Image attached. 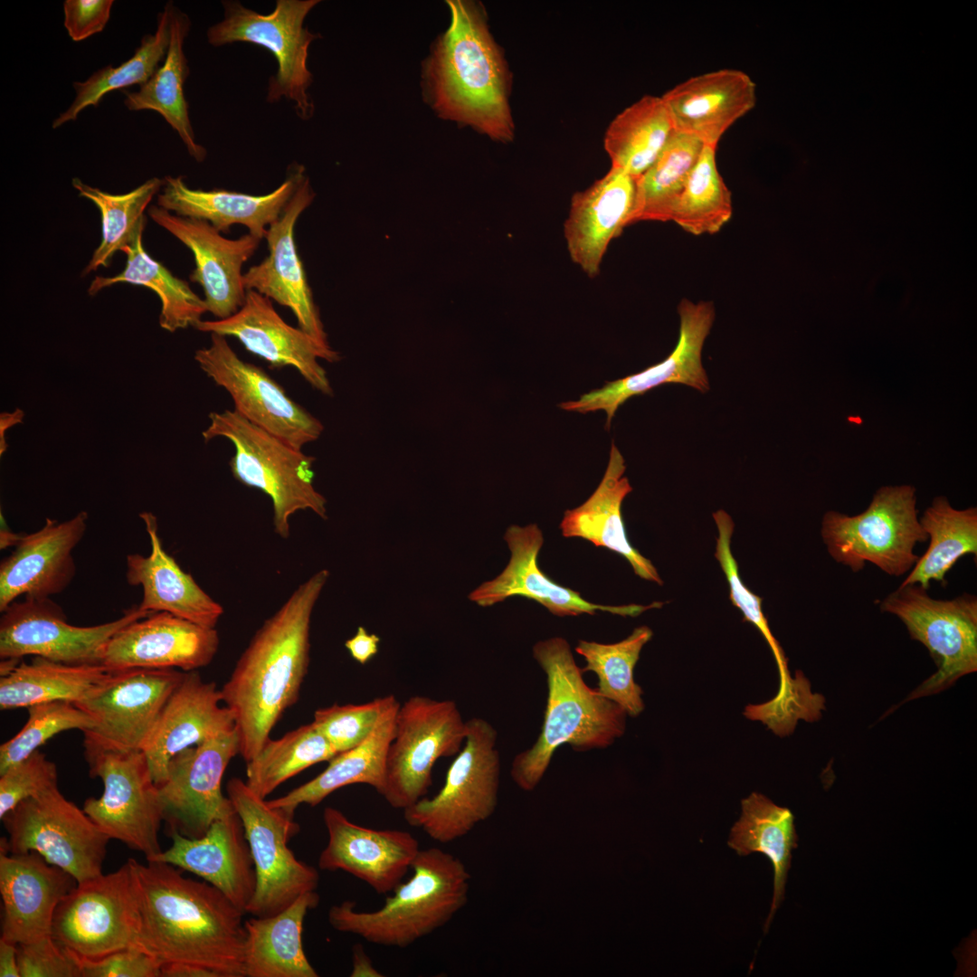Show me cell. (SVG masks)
Returning a JSON list of instances; mask_svg holds the SVG:
<instances>
[{
  "label": "cell",
  "instance_id": "6da1fadb",
  "mask_svg": "<svg viewBox=\"0 0 977 977\" xmlns=\"http://www.w3.org/2000/svg\"><path fill=\"white\" fill-rule=\"evenodd\" d=\"M139 906L137 947L160 964L185 963L244 977L245 914L206 881L160 861L130 858Z\"/></svg>",
  "mask_w": 977,
  "mask_h": 977
},
{
  "label": "cell",
  "instance_id": "7a4b0ae2",
  "mask_svg": "<svg viewBox=\"0 0 977 977\" xmlns=\"http://www.w3.org/2000/svg\"><path fill=\"white\" fill-rule=\"evenodd\" d=\"M329 575L321 569L293 591L255 632L221 688L223 704L235 716L245 762L299 697L309 665L312 612Z\"/></svg>",
  "mask_w": 977,
  "mask_h": 977
},
{
  "label": "cell",
  "instance_id": "3957f363",
  "mask_svg": "<svg viewBox=\"0 0 977 977\" xmlns=\"http://www.w3.org/2000/svg\"><path fill=\"white\" fill-rule=\"evenodd\" d=\"M451 22L423 67V91L443 119L468 126L498 142H511V73L493 38L484 6L449 0Z\"/></svg>",
  "mask_w": 977,
  "mask_h": 977
},
{
  "label": "cell",
  "instance_id": "277c9868",
  "mask_svg": "<svg viewBox=\"0 0 977 977\" xmlns=\"http://www.w3.org/2000/svg\"><path fill=\"white\" fill-rule=\"evenodd\" d=\"M533 657L545 674L547 698L536 741L511 764L513 782L526 792L538 785L560 746L577 752L607 748L624 735L627 717L618 704L586 684L565 639L537 641Z\"/></svg>",
  "mask_w": 977,
  "mask_h": 977
},
{
  "label": "cell",
  "instance_id": "5b68a950",
  "mask_svg": "<svg viewBox=\"0 0 977 977\" xmlns=\"http://www.w3.org/2000/svg\"><path fill=\"white\" fill-rule=\"evenodd\" d=\"M411 869L380 908L357 911L346 900L329 908V925L374 944L405 948L446 925L468 902L470 875L451 853L421 849Z\"/></svg>",
  "mask_w": 977,
  "mask_h": 977
},
{
  "label": "cell",
  "instance_id": "8992f818",
  "mask_svg": "<svg viewBox=\"0 0 977 977\" xmlns=\"http://www.w3.org/2000/svg\"><path fill=\"white\" fill-rule=\"evenodd\" d=\"M209 419V426L202 432L204 440L208 442L221 437L232 443L231 472L238 482L270 497L273 529L279 536H289V518L298 511L308 509L327 518V499L313 486L315 457L251 423L234 410L213 412Z\"/></svg>",
  "mask_w": 977,
  "mask_h": 977
},
{
  "label": "cell",
  "instance_id": "52a82bcc",
  "mask_svg": "<svg viewBox=\"0 0 977 977\" xmlns=\"http://www.w3.org/2000/svg\"><path fill=\"white\" fill-rule=\"evenodd\" d=\"M820 535L837 563L854 573L870 563L891 576L910 571L919 558L916 544L928 540L919 522L915 488L908 484L881 487L858 515L826 512Z\"/></svg>",
  "mask_w": 977,
  "mask_h": 977
},
{
  "label": "cell",
  "instance_id": "ba28073f",
  "mask_svg": "<svg viewBox=\"0 0 977 977\" xmlns=\"http://www.w3.org/2000/svg\"><path fill=\"white\" fill-rule=\"evenodd\" d=\"M466 725L465 743L441 790L403 810L410 826L443 844L467 835L488 819L498 804L501 771L498 732L480 717H472Z\"/></svg>",
  "mask_w": 977,
  "mask_h": 977
},
{
  "label": "cell",
  "instance_id": "9c48e42d",
  "mask_svg": "<svg viewBox=\"0 0 977 977\" xmlns=\"http://www.w3.org/2000/svg\"><path fill=\"white\" fill-rule=\"evenodd\" d=\"M318 0H277L275 8L261 14L239 1H223V19L210 26L207 42L220 47L243 42L267 49L276 59L278 68L268 85L267 100L285 99L294 105L298 117L309 119L315 110L308 90L312 73L308 67V49L318 38L305 25L309 12Z\"/></svg>",
  "mask_w": 977,
  "mask_h": 977
},
{
  "label": "cell",
  "instance_id": "30bf717a",
  "mask_svg": "<svg viewBox=\"0 0 977 977\" xmlns=\"http://www.w3.org/2000/svg\"><path fill=\"white\" fill-rule=\"evenodd\" d=\"M226 791L242 822L256 875L246 913L256 917L274 915L302 894L316 891L318 870L298 859L288 846L299 831L294 816L271 807L239 778H232Z\"/></svg>",
  "mask_w": 977,
  "mask_h": 977
},
{
  "label": "cell",
  "instance_id": "8fae6325",
  "mask_svg": "<svg viewBox=\"0 0 977 977\" xmlns=\"http://www.w3.org/2000/svg\"><path fill=\"white\" fill-rule=\"evenodd\" d=\"M467 733L455 701L413 696L400 704L389 745L382 795L404 810L425 797L438 759L457 755Z\"/></svg>",
  "mask_w": 977,
  "mask_h": 977
},
{
  "label": "cell",
  "instance_id": "7c38bea8",
  "mask_svg": "<svg viewBox=\"0 0 977 977\" xmlns=\"http://www.w3.org/2000/svg\"><path fill=\"white\" fill-rule=\"evenodd\" d=\"M84 745L90 775L103 783L100 797H90L83 811L109 839L141 852L147 861L161 851L158 832L163 811L143 751Z\"/></svg>",
  "mask_w": 977,
  "mask_h": 977
},
{
  "label": "cell",
  "instance_id": "4fadbf2b",
  "mask_svg": "<svg viewBox=\"0 0 977 977\" xmlns=\"http://www.w3.org/2000/svg\"><path fill=\"white\" fill-rule=\"evenodd\" d=\"M879 608L901 620L911 639L925 646L937 667L903 703L944 691L977 670L975 595L939 600L918 584H906L889 593Z\"/></svg>",
  "mask_w": 977,
  "mask_h": 977
},
{
  "label": "cell",
  "instance_id": "5bb4252c",
  "mask_svg": "<svg viewBox=\"0 0 977 977\" xmlns=\"http://www.w3.org/2000/svg\"><path fill=\"white\" fill-rule=\"evenodd\" d=\"M139 926L129 858L114 872L77 883L56 907L52 935L80 960L95 961L137 947Z\"/></svg>",
  "mask_w": 977,
  "mask_h": 977
},
{
  "label": "cell",
  "instance_id": "9a60e30c",
  "mask_svg": "<svg viewBox=\"0 0 977 977\" xmlns=\"http://www.w3.org/2000/svg\"><path fill=\"white\" fill-rule=\"evenodd\" d=\"M1 820L10 853L37 852L77 883L102 874L110 839L58 785L22 801Z\"/></svg>",
  "mask_w": 977,
  "mask_h": 977
},
{
  "label": "cell",
  "instance_id": "2e32d148",
  "mask_svg": "<svg viewBox=\"0 0 977 977\" xmlns=\"http://www.w3.org/2000/svg\"><path fill=\"white\" fill-rule=\"evenodd\" d=\"M194 360L231 395L234 411L251 423L298 450L321 435V422L264 370L241 359L226 337L212 333L210 346L196 350Z\"/></svg>",
  "mask_w": 977,
  "mask_h": 977
},
{
  "label": "cell",
  "instance_id": "e0dca14e",
  "mask_svg": "<svg viewBox=\"0 0 977 977\" xmlns=\"http://www.w3.org/2000/svg\"><path fill=\"white\" fill-rule=\"evenodd\" d=\"M24 597L1 612V659L33 655L66 664H100L107 641L126 625L150 614L136 605L117 620L81 627L69 623L62 608L51 598Z\"/></svg>",
  "mask_w": 977,
  "mask_h": 977
},
{
  "label": "cell",
  "instance_id": "ac0fdd59",
  "mask_svg": "<svg viewBox=\"0 0 977 977\" xmlns=\"http://www.w3.org/2000/svg\"><path fill=\"white\" fill-rule=\"evenodd\" d=\"M185 672L141 668L111 671L86 698L75 704L94 720V726L83 732V745L142 751Z\"/></svg>",
  "mask_w": 977,
  "mask_h": 977
},
{
  "label": "cell",
  "instance_id": "d6986e66",
  "mask_svg": "<svg viewBox=\"0 0 977 977\" xmlns=\"http://www.w3.org/2000/svg\"><path fill=\"white\" fill-rule=\"evenodd\" d=\"M237 754L240 735L235 728L185 748L170 760L166 779L157 786L169 831L199 838L214 820L234 811L222 792V780Z\"/></svg>",
  "mask_w": 977,
  "mask_h": 977
},
{
  "label": "cell",
  "instance_id": "ffe728a7",
  "mask_svg": "<svg viewBox=\"0 0 977 977\" xmlns=\"http://www.w3.org/2000/svg\"><path fill=\"white\" fill-rule=\"evenodd\" d=\"M194 327L202 332L235 337L272 368L292 366L316 390L333 394L327 373L318 360L337 362L339 354L329 345L286 323L272 301L255 290H247L244 304L230 318L201 319Z\"/></svg>",
  "mask_w": 977,
  "mask_h": 977
},
{
  "label": "cell",
  "instance_id": "44dd1931",
  "mask_svg": "<svg viewBox=\"0 0 977 977\" xmlns=\"http://www.w3.org/2000/svg\"><path fill=\"white\" fill-rule=\"evenodd\" d=\"M678 311L680 319L678 339L667 358L640 373L608 382L602 388L586 393L577 400L562 403L559 407L581 413L604 411L605 426L609 429L612 417L624 402L657 386L680 384L701 393L707 392L709 382L702 365L701 354L715 319L713 303H694L682 299Z\"/></svg>",
  "mask_w": 977,
  "mask_h": 977
},
{
  "label": "cell",
  "instance_id": "7402d4cb",
  "mask_svg": "<svg viewBox=\"0 0 977 977\" xmlns=\"http://www.w3.org/2000/svg\"><path fill=\"white\" fill-rule=\"evenodd\" d=\"M147 213L192 251L195 268L189 279L203 288L207 312L216 319L235 314L246 299L242 266L261 240L249 232L237 239L225 238L206 221L178 216L158 205L150 206Z\"/></svg>",
  "mask_w": 977,
  "mask_h": 977
},
{
  "label": "cell",
  "instance_id": "603a6c76",
  "mask_svg": "<svg viewBox=\"0 0 977 977\" xmlns=\"http://www.w3.org/2000/svg\"><path fill=\"white\" fill-rule=\"evenodd\" d=\"M504 539L511 554L508 564L497 577L484 582L469 594V599L479 606L489 607L507 598L522 596L537 602L560 617L594 615L597 612L635 617L663 604H598L583 599L580 593L555 583L538 567L537 556L544 536L536 524L512 525L507 528Z\"/></svg>",
  "mask_w": 977,
  "mask_h": 977
},
{
  "label": "cell",
  "instance_id": "cb8c5ba5",
  "mask_svg": "<svg viewBox=\"0 0 977 977\" xmlns=\"http://www.w3.org/2000/svg\"><path fill=\"white\" fill-rule=\"evenodd\" d=\"M219 643L215 628L154 612L116 632L102 649L100 664L110 671L137 668L192 671L212 662Z\"/></svg>",
  "mask_w": 977,
  "mask_h": 977
},
{
  "label": "cell",
  "instance_id": "d4e9b609",
  "mask_svg": "<svg viewBox=\"0 0 977 977\" xmlns=\"http://www.w3.org/2000/svg\"><path fill=\"white\" fill-rule=\"evenodd\" d=\"M323 820L327 843L318 858L319 868L349 873L379 895L393 892L421 849L409 831L360 826L333 807L324 809Z\"/></svg>",
  "mask_w": 977,
  "mask_h": 977
},
{
  "label": "cell",
  "instance_id": "484cf974",
  "mask_svg": "<svg viewBox=\"0 0 977 977\" xmlns=\"http://www.w3.org/2000/svg\"><path fill=\"white\" fill-rule=\"evenodd\" d=\"M75 878L34 851L14 854L0 841L1 937L16 944L52 934L54 912Z\"/></svg>",
  "mask_w": 977,
  "mask_h": 977
},
{
  "label": "cell",
  "instance_id": "4316f807",
  "mask_svg": "<svg viewBox=\"0 0 977 977\" xmlns=\"http://www.w3.org/2000/svg\"><path fill=\"white\" fill-rule=\"evenodd\" d=\"M315 194L306 175L280 218L267 230L269 254L243 274L246 290L258 293L289 308L297 318L299 328L328 345L327 334L314 303L302 261L295 242V225Z\"/></svg>",
  "mask_w": 977,
  "mask_h": 977
},
{
  "label": "cell",
  "instance_id": "83f0119b",
  "mask_svg": "<svg viewBox=\"0 0 977 977\" xmlns=\"http://www.w3.org/2000/svg\"><path fill=\"white\" fill-rule=\"evenodd\" d=\"M88 518L85 511L65 521L46 518L39 530L23 535L0 564V612L21 596L51 598L71 584L76 574L72 551Z\"/></svg>",
  "mask_w": 977,
  "mask_h": 977
},
{
  "label": "cell",
  "instance_id": "f1b7e54d",
  "mask_svg": "<svg viewBox=\"0 0 977 977\" xmlns=\"http://www.w3.org/2000/svg\"><path fill=\"white\" fill-rule=\"evenodd\" d=\"M222 703L215 682L204 681L196 670L185 672L142 748L157 786L179 752L237 728L233 712Z\"/></svg>",
  "mask_w": 977,
  "mask_h": 977
},
{
  "label": "cell",
  "instance_id": "f546056e",
  "mask_svg": "<svg viewBox=\"0 0 977 977\" xmlns=\"http://www.w3.org/2000/svg\"><path fill=\"white\" fill-rule=\"evenodd\" d=\"M172 845L154 859L191 872L223 893L238 908L254 894L256 875L244 828L235 809L214 820L206 833L188 838L169 831Z\"/></svg>",
  "mask_w": 977,
  "mask_h": 977
},
{
  "label": "cell",
  "instance_id": "4dcf8cb0",
  "mask_svg": "<svg viewBox=\"0 0 977 977\" xmlns=\"http://www.w3.org/2000/svg\"><path fill=\"white\" fill-rule=\"evenodd\" d=\"M305 176L303 166L291 164L284 181L272 192L261 195L223 189H193L182 176H166L157 194V205L178 216L206 221L221 232H228L233 224H242L251 235L261 240L269 226L280 218Z\"/></svg>",
  "mask_w": 977,
  "mask_h": 977
},
{
  "label": "cell",
  "instance_id": "1f68e13d",
  "mask_svg": "<svg viewBox=\"0 0 977 977\" xmlns=\"http://www.w3.org/2000/svg\"><path fill=\"white\" fill-rule=\"evenodd\" d=\"M674 129L717 147L725 132L752 110L756 85L736 69H721L694 76L661 96Z\"/></svg>",
  "mask_w": 977,
  "mask_h": 977
},
{
  "label": "cell",
  "instance_id": "d6a6232c",
  "mask_svg": "<svg viewBox=\"0 0 977 977\" xmlns=\"http://www.w3.org/2000/svg\"><path fill=\"white\" fill-rule=\"evenodd\" d=\"M636 179L611 167L587 189L574 194L564 225L572 261L595 277L612 239L630 224Z\"/></svg>",
  "mask_w": 977,
  "mask_h": 977
},
{
  "label": "cell",
  "instance_id": "836d02e7",
  "mask_svg": "<svg viewBox=\"0 0 977 977\" xmlns=\"http://www.w3.org/2000/svg\"><path fill=\"white\" fill-rule=\"evenodd\" d=\"M139 517L145 524L151 551L148 555L129 554L126 558L127 583L142 587L139 608L148 613L168 612L206 628H215L223 614V606L165 551L156 516L142 512Z\"/></svg>",
  "mask_w": 977,
  "mask_h": 977
},
{
  "label": "cell",
  "instance_id": "e575fe53",
  "mask_svg": "<svg viewBox=\"0 0 977 977\" xmlns=\"http://www.w3.org/2000/svg\"><path fill=\"white\" fill-rule=\"evenodd\" d=\"M625 460L612 441L604 475L593 493L580 506L567 509L559 525L563 536L585 539L624 557L641 579L662 584L653 564L629 541L621 505L632 487L624 476Z\"/></svg>",
  "mask_w": 977,
  "mask_h": 977
},
{
  "label": "cell",
  "instance_id": "d590c367",
  "mask_svg": "<svg viewBox=\"0 0 977 977\" xmlns=\"http://www.w3.org/2000/svg\"><path fill=\"white\" fill-rule=\"evenodd\" d=\"M318 903V894L310 891L274 915L244 921V977H318L305 954L302 932L308 912Z\"/></svg>",
  "mask_w": 977,
  "mask_h": 977
},
{
  "label": "cell",
  "instance_id": "8d00e7d4",
  "mask_svg": "<svg viewBox=\"0 0 977 977\" xmlns=\"http://www.w3.org/2000/svg\"><path fill=\"white\" fill-rule=\"evenodd\" d=\"M399 706L400 702L382 716L372 734L362 744L337 754L321 773L287 794L267 801L268 803L294 816L299 805L314 807L335 791L347 785L367 784L380 794L384 785L386 755L394 736Z\"/></svg>",
  "mask_w": 977,
  "mask_h": 977
},
{
  "label": "cell",
  "instance_id": "74e56055",
  "mask_svg": "<svg viewBox=\"0 0 977 977\" xmlns=\"http://www.w3.org/2000/svg\"><path fill=\"white\" fill-rule=\"evenodd\" d=\"M190 27L188 15L173 4L170 41L163 64L137 91H123L124 104L132 111L148 109L160 114L178 134L189 155L202 162L207 152L195 141L185 96L189 67L184 44Z\"/></svg>",
  "mask_w": 977,
  "mask_h": 977
},
{
  "label": "cell",
  "instance_id": "f35d334b",
  "mask_svg": "<svg viewBox=\"0 0 977 977\" xmlns=\"http://www.w3.org/2000/svg\"><path fill=\"white\" fill-rule=\"evenodd\" d=\"M741 810V816L731 829L727 844L739 856L760 852L772 862L773 896L764 927L766 933L784 898L792 852L798 846L794 816L788 808L776 805L758 792H752L742 800Z\"/></svg>",
  "mask_w": 977,
  "mask_h": 977
},
{
  "label": "cell",
  "instance_id": "ab89813d",
  "mask_svg": "<svg viewBox=\"0 0 977 977\" xmlns=\"http://www.w3.org/2000/svg\"><path fill=\"white\" fill-rule=\"evenodd\" d=\"M101 664H66L34 656L0 678L1 710L86 698L110 674Z\"/></svg>",
  "mask_w": 977,
  "mask_h": 977
},
{
  "label": "cell",
  "instance_id": "60d3db41",
  "mask_svg": "<svg viewBox=\"0 0 977 977\" xmlns=\"http://www.w3.org/2000/svg\"><path fill=\"white\" fill-rule=\"evenodd\" d=\"M674 131L662 98L646 95L612 119L603 147L612 167L637 180L653 164Z\"/></svg>",
  "mask_w": 977,
  "mask_h": 977
},
{
  "label": "cell",
  "instance_id": "b9f144b4",
  "mask_svg": "<svg viewBox=\"0 0 977 977\" xmlns=\"http://www.w3.org/2000/svg\"><path fill=\"white\" fill-rule=\"evenodd\" d=\"M142 235L123 249L127 256L124 270L111 277L96 276L88 289L89 295L94 296L117 283L143 286L155 291L160 299L159 325L163 329L175 332L194 327L207 312L204 299L192 290L187 281L173 275L147 253Z\"/></svg>",
  "mask_w": 977,
  "mask_h": 977
},
{
  "label": "cell",
  "instance_id": "7bdbcfd3",
  "mask_svg": "<svg viewBox=\"0 0 977 977\" xmlns=\"http://www.w3.org/2000/svg\"><path fill=\"white\" fill-rule=\"evenodd\" d=\"M930 539L900 585L918 584L929 589L932 581L945 583V576L965 555H977V507H953L945 497L935 498L919 518Z\"/></svg>",
  "mask_w": 977,
  "mask_h": 977
},
{
  "label": "cell",
  "instance_id": "ee69618b",
  "mask_svg": "<svg viewBox=\"0 0 977 977\" xmlns=\"http://www.w3.org/2000/svg\"><path fill=\"white\" fill-rule=\"evenodd\" d=\"M172 5L173 2H168L165 5L157 15L156 32L143 36L140 45L128 60L117 67L109 65L101 68L83 81L73 82L74 100L53 120V128L77 119L86 108L99 106L109 92L135 84L141 86L154 75L168 50Z\"/></svg>",
  "mask_w": 977,
  "mask_h": 977
},
{
  "label": "cell",
  "instance_id": "f6af8a7d",
  "mask_svg": "<svg viewBox=\"0 0 977 977\" xmlns=\"http://www.w3.org/2000/svg\"><path fill=\"white\" fill-rule=\"evenodd\" d=\"M703 147L693 136L673 132L653 164L636 180L630 224L640 221H670Z\"/></svg>",
  "mask_w": 977,
  "mask_h": 977
},
{
  "label": "cell",
  "instance_id": "bcb514c9",
  "mask_svg": "<svg viewBox=\"0 0 977 977\" xmlns=\"http://www.w3.org/2000/svg\"><path fill=\"white\" fill-rule=\"evenodd\" d=\"M163 185V179L152 177L130 192L113 194L72 179L79 195L91 201L100 210L102 237L89 263L82 271L87 275L100 267H107L118 251L131 245L143 233L145 211Z\"/></svg>",
  "mask_w": 977,
  "mask_h": 977
},
{
  "label": "cell",
  "instance_id": "7dc6e473",
  "mask_svg": "<svg viewBox=\"0 0 977 977\" xmlns=\"http://www.w3.org/2000/svg\"><path fill=\"white\" fill-rule=\"evenodd\" d=\"M652 635L650 628L642 625L621 641L607 644L580 640L574 648L585 661L583 673L590 671L597 676V691L632 717L645 707L643 691L633 675L640 651Z\"/></svg>",
  "mask_w": 977,
  "mask_h": 977
},
{
  "label": "cell",
  "instance_id": "c3c4849f",
  "mask_svg": "<svg viewBox=\"0 0 977 977\" xmlns=\"http://www.w3.org/2000/svg\"><path fill=\"white\" fill-rule=\"evenodd\" d=\"M337 752L311 722L279 739L270 738L246 762V783L265 799L282 783L307 768L329 762Z\"/></svg>",
  "mask_w": 977,
  "mask_h": 977
},
{
  "label": "cell",
  "instance_id": "681fc988",
  "mask_svg": "<svg viewBox=\"0 0 977 977\" xmlns=\"http://www.w3.org/2000/svg\"><path fill=\"white\" fill-rule=\"evenodd\" d=\"M716 151L704 145L672 211L670 221L694 235L716 233L732 216V194L717 169Z\"/></svg>",
  "mask_w": 977,
  "mask_h": 977
},
{
  "label": "cell",
  "instance_id": "f907efd6",
  "mask_svg": "<svg viewBox=\"0 0 977 977\" xmlns=\"http://www.w3.org/2000/svg\"><path fill=\"white\" fill-rule=\"evenodd\" d=\"M713 518L717 528L715 557L726 577L731 602L743 613L745 621L754 625L767 641L779 670L780 686L777 696L789 697L797 690L799 679L797 677L793 679L790 675L784 652L773 635L764 614L762 598L751 592L741 579L737 563L731 550L734 521L722 509L713 513Z\"/></svg>",
  "mask_w": 977,
  "mask_h": 977
},
{
  "label": "cell",
  "instance_id": "816d5d0a",
  "mask_svg": "<svg viewBox=\"0 0 977 977\" xmlns=\"http://www.w3.org/2000/svg\"><path fill=\"white\" fill-rule=\"evenodd\" d=\"M23 728L0 746V773L24 760L50 738L66 730L82 732L94 726L93 718L75 704L52 701L33 705Z\"/></svg>",
  "mask_w": 977,
  "mask_h": 977
},
{
  "label": "cell",
  "instance_id": "f5cc1de1",
  "mask_svg": "<svg viewBox=\"0 0 977 977\" xmlns=\"http://www.w3.org/2000/svg\"><path fill=\"white\" fill-rule=\"evenodd\" d=\"M398 702L394 695H387L365 704H334L317 709L312 723L340 754L362 744L382 716Z\"/></svg>",
  "mask_w": 977,
  "mask_h": 977
},
{
  "label": "cell",
  "instance_id": "db71d44e",
  "mask_svg": "<svg viewBox=\"0 0 977 977\" xmlns=\"http://www.w3.org/2000/svg\"><path fill=\"white\" fill-rule=\"evenodd\" d=\"M57 785L56 764L39 750L0 773V818L22 801Z\"/></svg>",
  "mask_w": 977,
  "mask_h": 977
},
{
  "label": "cell",
  "instance_id": "11a10c76",
  "mask_svg": "<svg viewBox=\"0 0 977 977\" xmlns=\"http://www.w3.org/2000/svg\"><path fill=\"white\" fill-rule=\"evenodd\" d=\"M21 977H81L80 959L52 935L17 944Z\"/></svg>",
  "mask_w": 977,
  "mask_h": 977
},
{
  "label": "cell",
  "instance_id": "9f6ffc18",
  "mask_svg": "<svg viewBox=\"0 0 977 977\" xmlns=\"http://www.w3.org/2000/svg\"><path fill=\"white\" fill-rule=\"evenodd\" d=\"M81 977H161V964L137 947L112 953L95 961L80 960Z\"/></svg>",
  "mask_w": 977,
  "mask_h": 977
},
{
  "label": "cell",
  "instance_id": "6f0895ef",
  "mask_svg": "<svg viewBox=\"0 0 977 977\" xmlns=\"http://www.w3.org/2000/svg\"><path fill=\"white\" fill-rule=\"evenodd\" d=\"M112 0H65L64 27L75 42L100 33L106 26L113 5Z\"/></svg>",
  "mask_w": 977,
  "mask_h": 977
},
{
  "label": "cell",
  "instance_id": "680465c9",
  "mask_svg": "<svg viewBox=\"0 0 977 977\" xmlns=\"http://www.w3.org/2000/svg\"><path fill=\"white\" fill-rule=\"evenodd\" d=\"M380 640L378 635L358 626L356 634L346 640L345 647L356 662L365 665L378 653Z\"/></svg>",
  "mask_w": 977,
  "mask_h": 977
},
{
  "label": "cell",
  "instance_id": "91938a15",
  "mask_svg": "<svg viewBox=\"0 0 977 977\" xmlns=\"http://www.w3.org/2000/svg\"><path fill=\"white\" fill-rule=\"evenodd\" d=\"M160 972L161 977H220L208 968L185 963H164Z\"/></svg>",
  "mask_w": 977,
  "mask_h": 977
},
{
  "label": "cell",
  "instance_id": "94428289",
  "mask_svg": "<svg viewBox=\"0 0 977 977\" xmlns=\"http://www.w3.org/2000/svg\"><path fill=\"white\" fill-rule=\"evenodd\" d=\"M0 977H21L17 944L0 938Z\"/></svg>",
  "mask_w": 977,
  "mask_h": 977
},
{
  "label": "cell",
  "instance_id": "6125c7cd",
  "mask_svg": "<svg viewBox=\"0 0 977 977\" xmlns=\"http://www.w3.org/2000/svg\"><path fill=\"white\" fill-rule=\"evenodd\" d=\"M369 957L365 954L361 945H355L353 948V967L351 971L352 977L357 976H382L379 974Z\"/></svg>",
  "mask_w": 977,
  "mask_h": 977
},
{
  "label": "cell",
  "instance_id": "be15d7a7",
  "mask_svg": "<svg viewBox=\"0 0 977 977\" xmlns=\"http://www.w3.org/2000/svg\"><path fill=\"white\" fill-rule=\"evenodd\" d=\"M0 549L15 546L24 534H16L8 526L3 514L0 515Z\"/></svg>",
  "mask_w": 977,
  "mask_h": 977
},
{
  "label": "cell",
  "instance_id": "e7e4bbea",
  "mask_svg": "<svg viewBox=\"0 0 977 977\" xmlns=\"http://www.w3.org/2000/svg\"><path fill=\"white\" fill-rule=\"evenodd\" d=\"M23 416H24V413L21 410H16L13 413H2L1 414V435L3 434V432H5L6 430V428H8L9 426H11V425H13V424H14L16 422H21Z\"/></svg>",
  "mask_w": 977,
  "mask_h": 977
}]
</instances>
